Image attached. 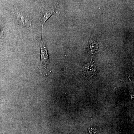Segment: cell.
<instances>
[{
  "instance_id": "obj_4",
  "label": "cell",
  "mask_w": 134,
  "mask_h": 134,
  "mask_svg": "<svg viewBox=\"0 0 134 134\" xmlns=\"http://www.w3.org/2000/svg\"><path fill=\"white\" fill-rule=\"evenodd\" d=\"M90 44V50L91 52H93L97 50L98 45L97 42L96 41H93Z\"/></svg>"
},
{
  "instance_id": "obj_2",
  "label": "cell",
  "mask_w": 134,
  "mask_h": 134,
  "mask_svg": "<svg viewBox=\"0 0 134 134\" xmlns=\"http://www.w3.org/2000/svg\"><path fill=\"white\" fill-rule=\"evenodd\" d=\"M97 68L94 61L84 65L83 69V75L86 76L93 77L97 75Z\"/></svg>"
},
{
  "instance_id": "obj_1",
  "label": "cell",
  "mask_w": 134,
  "mask_h": 134,
  "mask_svg": "<svg viewBox=\"0 0 134 134\" xmlns=\"http://www.w3.org/2000/svg\"><path fill=\"white\" fill-rule=\"evenodd\" d=\"M41 49V69L40 70V73L42 74L43 70H44V74L46 75V74L48 72V68L49 66V57L47 52V50L45 44L43 41V29H42V38L41 43H40Z\"/></svg>"
},
{
  "instance_id": "obj_3",
  "label": "cell",
  "mask_w": 134,
  "mask_h": 134,
  "mask_svg": "<svg viewBox=\"0 0 134 134\" xmlns=\"http://www.w3.org/2000/svg\"><path fill=\"white\" fill-rule=\"evenodd\" d=\"M55 10V7H52L48 8L43 11L41 17V22L42 23V28H43V25L46 23L47 20L54 13Z\"/></svg>"
}]
</instances>
